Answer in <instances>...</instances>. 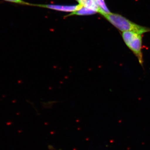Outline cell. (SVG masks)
<instances>
[{
	"label": "cell",
	"instance_id": "8992f818",
	"mask_svg": "<svg viewBox=\"0 0 150 150\" xmlns=\"http://www.w3.org/2000/svg\"><path fill=\"white\" fill-rule=\"evenodd\" d=\"M94 1L97 3L102 11L101 15L104 14L109 13L111 12L108 8L107 6H106L104 0H94Z\"/></svg>",
	"mask_w": 150,
	"mask_h": 150
},
{
	"label": "cell",
	"instance_id": "3957f363",
	"mask_svg": "<svg viewBox=\"0 0 150 150\" xmlns=\"http://www.w3.org/2000/svg\"><path fill=\"white\" fill-rule=\"evenodd\" d=\"M34 6L43 8L66 12H74L81 8L83 6L79 4L76 5H61L55 4H34Z\"/></svg>",
	"mask_w": 150,
	"mask_h": 150
},
{
	"label": "cell",
	"instance_id": "6da1fadb",
	"mask_svg": "<svg viewBox=\"0 0 150 150\" xmlns=\"http://www.w3.org/2000/svg\"><path fill=\"white\" fill-rule=\"evenodd\" d=\"M102 16L112 25L122 32L134 31L143 34L150 32L149 28L137 24L119 14L110 12Z\"/></svg>",
	"mask_w": 150,
	"mask_h": 150
},
{
	"label": "cell",
	"instance_id": "7a4b0ae2",
	"mask_svg": "<svg viewBox=\"0 0 150 150\" xmlns=\"http://www.w3.org/2000/svg\"><path fill=\"white\" fill-rule=\"evenodd\" d=\"M143 34L134 31L122 32V37L124 43L135 55L140 64L144 66V58L142 53Z\"/></svg>",
	"mask_w": 150,
	"mask_h": 150
},
{
	"label": "cell",
	"instance_id": "52a82bcc",
	"mask_svg": "<svg viewBox=\"0 0 150 150\" xmlns=\"http://www.w3.org/2000/svg\"><path fill=\"white\" fill-rule=\"evenodd\" d=\"M3 1L19 5L29 6H34V4L27 2L23 0H3Z\"/></svg>",
	"mask_w": 150,
	"mask_h": 150
},
{
	"label": "cell",
	"instance_id": "277c9868",
	"mask_svg": "<svg viewBox=\"0 0 150 150\" xmlns=\"http://www.w3.org/2000/svg\"><path fill=\"white\" fill-rule=\"evenodd\" d=\"M79 4L83 7L91 9L96 11L98 13L101 14L102 11L94 0H76Z\"/></svg>",
	"mask_w": 150,
	"mask_h": 150
},
{
	"label": "cell",
	"instance_id": "5b68a950",
	"mask_svg": "<svg viewBox=\"0 0 150 150\" xmlns=\"http://www.w3.org/2000/svg\"><path fill=\"white\" fill-rule=\"evenodd\" d=\"M98 13L96 11L91 9L85 7H83L81 8L79 10L76 11L74 12L71 13L67 16H71L73 15L77 16H89Z\"/></svg>",
	"mask_w": 150,
	"mask_h": 150
}]
</instances>
